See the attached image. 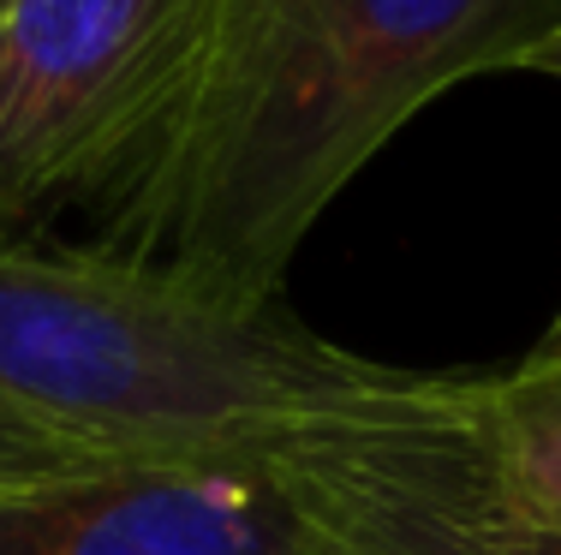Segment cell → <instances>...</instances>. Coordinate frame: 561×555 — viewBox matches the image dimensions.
<instances>
[{
	"instance_id": "cell-6",
	"label": "cell",
	"mask_w": 561,
	"mask_h": 555,
	"mask_svg": "<svg viewBox=\"0 0 561 555\" xmlns=\"http://www.w3.org/2000/svg\"><path fill=\"white\" fill-rule=\"evenodd\" d=\"M466 466L502 520L561 532V347L472 377Z\"/></svg>"
},
{
	"instance_id": "cell-3",
	"label": "cell",
	"mask_w": 561,
	"mask_h": 555,
	"mask_svg": "<svg viewBox=\"0 0 561 555\" xmlns=\"http://www.w3.org/2000/svg\"><path fill=\"white\" fill-rule=\"evenodd\" d=\"M216 0H0V240L96 209L180 108Z\"/></svg>"
},
{
	"instance_id": "cell-4",
	"label": "cell",
	"mask_w": 561,
	"mask_h": 555,
	"mask_svg": "<svg viewBox=\"0 0 561 555\" xmlns=\"http://www.w3.org/2000/svg\"><path fill=\"white\" fill-rule=\"evenodd\" d=\"M0 555H335L275 460L119 454L0 496Z\"/></svg>"
},
{
	"instance_id": "cell-7",
	"label": "cell",
	"mask_w": 561,
	"mask_h": 555,
	"mask_svg": "<svg viewBox=\"0 0 561 555\" xmlns=\"http://www.w3.org/2000/svg\"><path fill=\"white\" fill-rule=\"evenodd\" d=\"M96 460H119V454H102V448L78 442V436L48 430L36 418L0 406V496L24 490V484H43V478H60V472H78V466H96Z\"/></svg>"
},
{
	"instance_id": "cell-1",
	"label": "cell",
	"mask_w": 561,
	"mask_h": 555,
	"mask_svg": "<svg viewBox=\"0 0 561 555\" xmlns=\"http://www.w3.org/2000/svg\"><path fill=\"white\" fill-rule=\"evenodd\" d=\"M550 43L561 0H216L180 108L96 204L90 245L270 311L412 114L484 72H531Z\"/></svg>"
},
{
	"instance_id": "cell-5",
	"label": "cell",
	"mask_w": 561,
	"mask_h": 555,
	"mask_svg": "<svg viewBox=\"0 0 561 555\" xmlns=\"http://www.w3.org/2000/svg\"><path fill=\"white\" fill-rule=\"evenodd\" d=\"M275 472L335 555H561V532L514 525L484 501L466 466V418L317 442Z\"/></svg>"
},
{
	"instance_id": "cell-2",
	"label": "cell",
	"mask_w": 561,
	"mask_h": 555,
	"mask_svg": "<svg viewBox=\"0 0 561 555\" xmlns=\"http://www.w3.org/2000/svg\"><path fill=\"white\" fill-rule=\"evenodd\" d=\"M478 370H400L287 305L233 311L96 245L0 240V406L102 454L287 460L460 425Z\"/></svg>"
},
{
	"instance_id": "cell-8",
	"label": "cell",
	"mask_w": 561,
	"mask_h": 555,
	"mask_svg": "<svg viewBox=\"0 0 561 555\" xmlns=\"http://www.w3.org/2000/svg\"><path fill=\"white\" fill-rule=\"evenodd\" d=\"M531 72H543V78H561V43H550V48H543ZM543 340H550V347H561V316H556L550 328H543Z\"/></svg>"
}]
</instances>
